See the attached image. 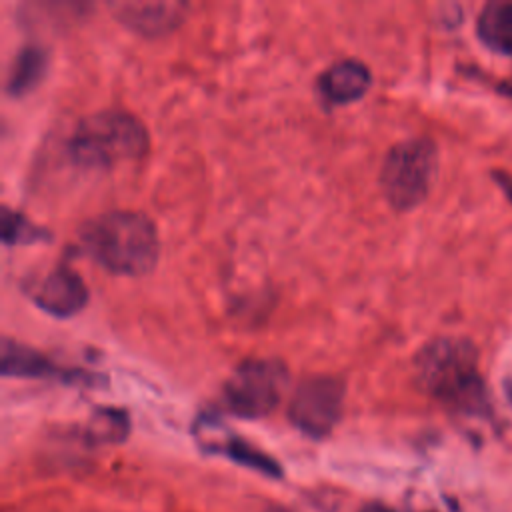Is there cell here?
<instances>
[{"label":"cell","instance_id":"6da1fadb","mask_svg":"<svg viewBox=\"0 0 512 512\" xmlns=\"http://www.w3.org/2000/svg\"><path fill=\"white\" fill-rule=\"evenodd\" d=\"M80 244L110 274L142 276L158 260L160 240L154 222L138 210H106L82 222Z\"/></svg>","mask_w":512,"mask_h":512},{"label":"cell","instance_id":"7a4b0ae2","mask_svg":"<svg viewBox=\"0 0 512 512\" xmlns=\"http://www.w3.org/2000/svg\"><path fill=\"white\" fill-rule=\"evenodd\" d=\"M418 386L466 414L486 410V390L478 374V352L468 338L440 336L424 344L414 358Z\"/></svg>","mask_w":512,"mask_h":512},{"label":"cell","instance_id":"3957f363","mask_svg":"<svg viewBox=\"0 0 512 512\" xmlns=\"http://www.w3.org/2000/svg\"><path fill=\"white\" fill-rule=\"evenodd\" d=\"M148 130L138 116L104 108L82 116L68 136V156L82 168H112L148 150Z\"/></svg>","mask_w":512,"mask_h":512},{"label":"cell","instance_id":"277c9868","mask_svg":"<svg viewBox=\"0 0 512 512\" xmlns=\"http://www.w3.org/2000/svg\"><path fill=\"white\" fill-rule=\"evenodd\" d=\"M438 168L436 144L428 138H408L394 144L380 168V188L396 210L416 208L430 192Z\"/></svg>","mask_w":512,"mask_h":512},{"label":"cell","instance_id":"5b68a950","mask_svg":"<svg viewBox=\"0 0 512 512\" xmlns=\"http://www.w3.org/2000/svg\"><path fill=\"white\" fill-rule=\"evenodd\" d=\"M288 384V370L276 358H246L224 382V404L242 418L270 414Z\"/></svg>","mask_w":512,"mask_h":512},{"label":"cell","instance_id":"8992f818","mask_svg":"<svg viewBox=\"0 0 512 512\" xmlns=\"http://www.w3.org/2000/svg\"><path fill=\"white\" fill-rule=\"evenodd\" d=\"M344 404V384L326 374L302 380L292 394L288 418L296 428L312 438H324L340 420Z\"/></svg>","mask_w":512,"mask_h":512},{"label":"cell","instance_id":"52a82bcc","mask_svg":"<svg viewBox=\"0 0 512 512\" xmlns=\"http://www.w3.org/2000/svg\"><path fill=\"white\" fill-rule=\"evenodd\" d=\"M26 290L38 308L58 318L76 314L88 300L84 280L66 264L52 268L44 278L32 282Z\"/></svg>","mask_w":512,"mask_h":512},{"label":"cell","instance_id":"ba28073f","mask_svg":"<svg viewBox=\"0 0 512 512\" xmlns=\"http://www.w3.org/2000/svg\"><path fill=\"white\" fill-rule=\"evenodd\" d=\"M186 2H112V16L126 28L144 34H168L184 20Z\"/></svg>","mask_w":512,"mask_h":512},{"label":"cell","instance_id":"9c48e42d","mask_svg":"<svg viewBox=\"0 0 512 512\" xmlns=\"http://www.w3.org/2000/svg\"><path fill=\"white\" fill-rule=\"evenodd\" d=\"M368 88L370 68L356 58L338 60L318 76V90L332 104L354 102L362 98Z\"/></svg>","mask_w":512,"mask_h":512},{"label":"cell","instance_id":"30bf717a","mask_svg":"<svg viewBox=\"0 0 512 512\" xmlns=\"http://www.w3.org/2000/svg\"><path fill=\"white\" fill-rule=\"evenodd\" d=\"M476 30L490 50L512 56V2H488L478 16Z\"/></svg>","mask_w":512,"mask_h":512},{"label":"cell","instance_id":"8fae6325","mask_svg":"<svg viewBox=\"0 0 512 512\" xmlns=\"http://www.w3.org/2000/svg\"><path fill=\"white\" fill-rule=\"evenodd\" d=\"M2 374L4 376H52L62 370L52 364L44 354L4 336L2 338Z\"/></svg>","mask_w":512,"mask_h":512},{"label":"cell","instance_id":"7c38bea8","mask_svg":"<svg viewBox=\"0 0 512 512\" xmlns=\"http://www.w3.org/2000/svg\"><path fill=\"white\" fill-rule=\"evenodd\" d=\"M198 442L208 452H222L228 458H232L234 462H238L242 466H248V468H254V470H260L268 476H280L282 474V470H280V466L274 458H270L268 454L250 446L246 440L236 438L232 434L224 436L222 440H218V438H200Z\"/></svg>","mask_w":512,"mask_h":512},{"label":"cell","instance_id":"4fadbf2b","mask_svg":"<svg viewBox=\"0 0 512 512\" xmlns=\"http://www.w3.org/2000/svg\"><path fill=\"white\" fill-rule=\"evenodd\" d=\"M48 54L40 46H24L8 72L6 90L12 96H22L30 92L46 74Z\"/></svg>","mask_w":512,"mask_h":512},{"label":"cell","instance_id":"5bb4252c","mask_svg":"<svg viewBox=\"0 0 512 512\" xmlns=\"http://www.w3.org/2000/svg\"><path fill=\"white\" fill-rule=\"evenodd\" d=\"M2 240L4 244H34L50 238V232L32 224L24 214L2 206Z\"/></svg>","mask_w":512,"mask_h":512},{"label":"cell","instance_id":"9a60e30c","mask_svg":"<svg viewBox=\"0 0 512 512\" xmlns=\"http://www.w3.org/2000/svg\"><path fill=\"white\" fill-rule=\"evenodd\" d=\"M126 434H128L126 414L120 410H112V408L98 410L86 428L88 440L96 442V444L120 442Z\"/></svg>","mask_w":512,"mask_h":512},{"label":"cell","instance_id":"2e32d148","mask_svg":"<svg viewBox=\"0 0 512 512\" xmlns=\"http://www.w3.org/2000/svg\"><path fill=\"white\" fill-rule=\"evenodd\" d=\"M362 512H392V510L386 508L384 504H368L366 508H362Z\"/></svg>","mask_w":512,"mask_h":512},{"label":"cell","instance_id":"e0dca14e","mask_svg":"<svg viewBox=\"0 0 512 512\" xmlns=\"http://www.w3.org/2000/svg\"><path fill=\"white\" fill-rule=\"evenodd\" d=\"M504 390H506V398H508V402L512 404V380H508V382L504 384Z\"/></svg>","mask_w":512,"mask_h":512},{"label":"cell","instance_id":"ac0fdd59","mask_svg":"<svg viewBox=\"0 0 512 512\" xmlns=\"http://www.w3.org/2000/svg\"><path fill=\"white\" fill-rule=\"evenodd\" d=\"M270 512H280V510H270Z\"/></svg>","mask_w":512,"mask_h":512}]
</instances>
